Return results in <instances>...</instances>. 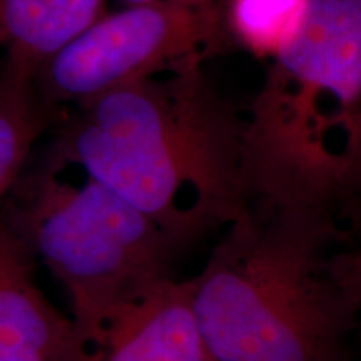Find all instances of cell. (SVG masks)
<instances>
[{"label":"cell","instance_id":"cell-6","mask_svg":"<svg viewBox=\"0 0 361 361\" xmlns=\"http://www.w3.org/2000/svg\"><path fill=\"white\" fill-rule=\"evenodd\" d=\"M0 361H97L71 314L35 281L34 256L0 218Z\"/></svg>","mask_w":361,"mask_h":361},{"label":"cell","instance_id":"cell-9","mask_svg":"<svg viewBox=\"0 0 361 361\" xmlns=\"http://www.w3.org/2000/svg\"><path fill=\"white\" fill-rule=\"evenodd\" d=\"M51 107L39 96L34 72L11 57L0 66V206L25 168Z\"/></svg>","mask_w":361,"mask_h":361},{"label":"cell","instance_id":"cell-3","mask_svg":"<svg viewBox=\"0 0 361 361\" xmlns=\"http://www.w3.org/2000/svg\"><path fill=\"white\" fill-rule=\"evenodd\" d=\"M25 204L11 224L64 288L71 318L94 350L121 311L173 276L176 239L94 180L64 183L51 168Z\"/></svg>","mask_w":361,"mask_h":361},{"label":"cell","instance_id":"cell-10","mask_svg":"<svg viewBox=\"0 0 361 361\" xmlns=\"http://www.w3.org/2000/svg\"><path fill=\"white\" fill-rule=\"evenodd\" d=\"M308 0H229V32L256 56L274 57L303 24Z\"/></svg>","mask_w":361,"mask_h":361},{"label":"cell","instance_id":"cell-12","mask_svg":"<svg viewBox=\"0 0 361 361\" xmlns=\"http://www.w3.org/2000/svg\"><path fill=\"white\" fill-rule=\"evenodd\" d=\"M126 4H139V2H146V0H124Z\"/></svg>","mask_w":361,"mask_h":361},{"label":"cell","instance_id":"cell-5","mask_svg":"<svg viewBox=\"0 0 361 361\" xmlns=\"http://www.w3.org/2000/svg\"><path fill=\"white\" fill-rule=\"evenodd\" d=\"M218 0H146L102 13L45 62L35 87L49 107L82 104L186 59L224 51L229 40Z\"/></svg>","mask_w":361,"mask_h":361},{"label":"cell","instance_id":"cell-1","mask_svg":"<svg viewBox=\"0 0 361 361\" xmlns=\"http://www.w3.org/2000/svg\"><path fill=\"white\" fill-rule=\"evenodd\" d=\"M189 279L213 361H343L361 318V236L340 166L245 147L238 214Z\"/></svg>","mask_w":361,"mask_h":361},{"label":"cell","instance_id":"cell-8","mask_svg":"<svg viewBox=\"0 0 361 361\" xmlns=\"http://www.w3.org/2000/svg\"><path fill=\"white\" fill-rule=\"evenodd\" d=\"M106 13V0H0V47L34 72Z\"/></svg>","mask_w":361,"mask_h":361},{"label":"cell","instance_id":"cell-7","mask_svg":"<svg viewBox=\"0 0 361 361\" xmlns=\"http://www.w3.org/2000/svg\"><path fill=\"white\" fill-rule=\"evenodd\" d=\"M191 295L189 279H162L109 323L97 361H213Z\"/></svg>","mask_w":361,"mask_h":361},{"label":"cell","instance_id":"cell-11","mask_svg":"<svg viewBox=\"0 0 361 361\" xmlns=\"http://www.w3.org/2000/svg\"><path fill=\"white\" fill-rule=\"evenodd\" d=\"M340 186L346 211L361 234V111L356 121L353 141L343 161Z\"/></svg>","mask_w":361,"mask_h":361},{"label":"cell","instance_id":"cell-2","mask_svg":"<svg viewBox=\"0 0 361 361\" xmlns=\"http://www.w3.org/2000/svg\"><path fill=\"white\" fill-rule=\"evenodd\" d=\"M186 59L79 104L51 168L85 178L141 211L179 246L238 214L245 186V121Z\"/></svg>","mask_w":361,"mask_h":361},{"label":"cell","instance_id":"cell-4","mask_svg":"<svg viewBox=\"0 0 361 361\" xmlns=\"http://www.w3.org/2000/svg\"><path fill=\"white\" fill-rule=\"evenodd\" d=\"M361 111V0H308L245 121V144L343 168Z\"/></svg>","mask_w":361,"mask_h":361}]
</instances>
